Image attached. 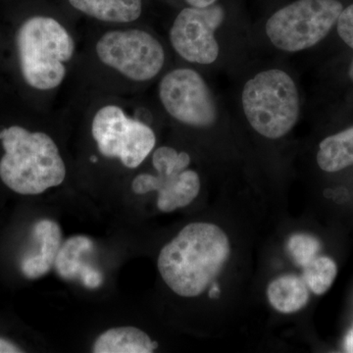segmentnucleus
I'll return each mask as SVG.
<instances>
[{"label": "nucleus", "instance_id": "obj_1", "mask_svg": "<svg viewBox=\"0 0 353 353\" xmlns=\"http://www.w3.org/2000/svg\"><path fill=\"white\" fill-rule=\"evenodd\" d=\"M230 253L229 239L222 229L211 223H190L163 246L158 270L178 296L196 297L212 285Z\"/></svg>", "mask_w": 353, "mask_h": 353}, {"label": "nucleus", "instance_id": "obj_2", "mask_svg": "<svg viewBox=\"0 0 353 353\" xmlns=\"http://www.w3.org/2000/svg\"><path fill=\"white\" fill-rule=\"evenodd\" d=\"M0 179L13 192L37 196L64 182L66 166L48 134L12 126L0 132Z\"/></svg>", "mask_w": 353, "mask_h": 353}, {"label": "nucleus", "instance_id": "obj_3", "mask_svg": "<svg viewBox=\"0 0 353 353\" xmlns=\"http://www.w3.org/2000/svg\"><path fill=\"white\" fill-rule=\"evenodd\" d=\"M241 99L248 124L264 138H284L299 122V87L284 70L266 69L253 75L243 85Z\"/></svg>", "mask_w": 353, "mask_h": 353}, {"label": "nucleus", "instance_id": "obj_4", "mask_svg": "<svg viewBox=\"0 0 353 353\" xmlns=\"http://www.w3.org/2000/svg\"><path fill=\"white\" fill-rule=\"evenodd\" d=\"M17 48L21 71L28 85L50 90L63 82L65 63L73 57L75 43L58 21L36 16L21 26Z\"/></svg>", "mask_w": 353, "mask_h": 353}, {"label": "nucleus", "instance_id": "obj_5", "mask_svg": "<svg viewBox=\"0 0 353 353\" xmlns=\"http://www.w3.org/2000/svg\"><path fill=\"white\" fill-rule=\"evenodd\" d=\"M343 8L341 0H292L269 15L265 34L277 50L301 52L328 36Z\"/></svg>", "mask_w": 353, "mask_h": 353}, {"label": "nucleus", "instance_id": "obj_6", "mask_svg": "<svg viewBox=\"0 0 353 353\" xmlns=\"http://www.w3.org/2000/svg\"><path fill=\"white\" fill-rule=\"evenodd\" d=\"M238 9V0H219L208 7H185L172 25V46L190 63L214 64L220 55L216 32Z\"/></svg>", "mask_w": 353, "mask_h": 353}, {"label": "nucleus", "instance_id": "obj_7", "mask_svg": "<svg viewBox=\"0 0 353 353\" xmlns=\"http://www.w3.org/2000/svg\"><path fill=\"white\" fill-rule=\"evenodd\" d=\"M92 137L103 157L118 158L130 169L138 168L157 145L152 128L128 117L123 109L106 105L97 111L92 124Z\"/></svg>", "mask_w": 353, "mask_h": 353}, {"label": "nucleus", "instance_id": "obj_8", "mask_svg": "<svg viewBox=\"0 0 353 353\" xmlns=\"http://www.w3.org/2000/svg\"><path fill=\"white\" fill-rule=\"evenodd\" d=\"M159 99L167 113L187 126L206 129L219 119L214 94L196 70L179 68L166 74L159 83Z\"/></svg>", "mask_w": 353, "mask_h": 353}, {"label": "nucleus", "instance_id": "obj_9", "mask_svg": "<svg viewBox=\"0 0 353 353\" xmlns=\"http://www.w3.org/2000/svg\"><path fill=\"white\" fill-rule=\"evenodd\" d=\"M99 60L131 80L143 82L163 68V46L150 32L132 29L106 32L97 44Z\"/></svg>", "mask_w": 353, "mask_h": 353}, {"label": "nucleus", "instance_id": "obj_10", "mask_svg": "<svg viewBox=\"0 0 353 353\" xmlns=\"http://www.w3.org/2000/svg\"><path fill=\"white\" fill-rule=\"evenodd\" d=\"M34 248L23 255L21 272L27 279H39L50 273L63 241L59 224L50 219L34 223L32 229Z\"/></svg>", "mask_w": 353, "mask_h": 353}, {"label": "nucleus", "instance_id": "obj_11", "mask_svg": "<svg viewBox=\"0 0 353 353\" xmlns=\"http://www.w3.org/2000/svg\"><path fill=\"white\" fill-rule=\"evenodd\" d=\"M190 163V157L187 152H178L170 146L158 148L152 157L153 167L157 175L141 174L137 176L132 181V189L137 194L158 192L164 183L188 169Z\"/></svg>", "mask_w": 353, "mask_h": 353}, {"label": "nucleus", "instance_id": "obj_12", "mask_svg": "<svg viewBox=\"0 0 353 353\" xmlns=\"http://www.w3.org/2000/svg\"><path fill=\"white\" fill-rule=\"evenodd\" d=\"M158 345L136 327H116L99 334L92 345L94 353H152Z\"/></svg>", "mask_w": 353, "mask_h": 353}, {"label": "nucleus", "instance_id": "obj_13", "mask_svg": "<svg viewBox=\"0 0 353 353\" xmlns=\"http://www.w3.org/2000/svg\"><path fill=\"white\" fill-rule=\"evenodd\" d=\"M77 10L95 19L111 23H131L139 19L143 0H69Z\"/></svg>", "mask_w": 353, "mask_h": 353}, {"label": "nucleus", "instance_id": "obj_14", "mask_svg": "<svg viewBox=\"0 0 353 353\" xmlns=\"http://www.w3.org/2000/svg\"><path fill=\"white\" fill-rule=\"evenodd\" d=\"M201 179L196 171L183 170L158 190L157 208L165 213L190 205L199 196Z\"/></svg>", "mask_w": 353, "mask_h": 353}, {"label": "nucleus", "instance_id": "obj_15", "mask_svg": "<svg viewBox=\"0 0 353 353\" xmlns=\"http://www.w3.org/2000/svg\"><path fill=\"white\" fill-rule=\"evenodd\" d=\"M267 297L278 312L284 314L297 312L308 303L307 285L303 279L296 276H282L269 285Z\"/></svg>", "mask_w": 353, "mask_h": 353}, {"label": "nucleus", "instance_id": "obj_16", "mask_svg": "<svg viewBox=\"0 0 353 353\" xmlns=\"http://www.w3.org/2000/svg\"><path fill=\"white\" fill-rule=\"evenodd\" d=\"M317 163L323 171L334 173L353 165V127L330 136L320 143Z\"/></svg>", "mask_w": 353, "mask_h": 353}, {"label": "nucleus", "instance_id": "obj_17", "mask_svg": "<svg viewBox=\"0 0 353 353\" xmlns=\"http://www.w3.org/2000/svg\"><path fill=\"white\" fill-rule=\"evenodd\" d=\"M94 243L88 236H74L62 243L55 259L54 268L64 280H75L85 264L83 255L92 250Z\"/></svg>", "mask_w": 353, "mask_h": 353}, {"label": "nucleus", "instance_id": "obj_18", "mask_svg": "<svg viewBox=\"0 0 353 353\" xmlns=\"http://www.w3.org/2000/svg\"><path fill=\"white\" fill-rule=\"evenodd\" d=\"M338 269L328 257H317L304 267L303 280L315 294H325L336 279Z\"/></svg>", "mask_w": 353, "mask_h": 353}, {"label": "nucleus", "instance_id": "obj_19", "mask_svg": "<svg viewBox=\"0 0 353 353\" xmlns=\"http://www.w3.org/2000/svg\"><path fill=\"white\" fill-rule=\"evenodd\" d=\"M320 248L319 241L309 234H296L289 241L290 255L299 266L305 267L316 259Z\"/></svg>", "mask_w": 353, "mask_h": 353}, {"label": "nucleus", "instance_id": "obj_20", "mask_svg": "<svg viewBox=\"0 0 353 353\" xmlns=\"http://www.w3.org/2000/svg\"><path fill=\"white\" fill-rule=\"evenodd\" d=\"M336 30L341 39L353 50V3L343 8L336 22Z\"/></svg>", "mask_w": 353, "mask_h": 353}, {"label": "nucleus", "instance_id": "obj_21", "mask_svg": "<svg viewBox=\"0 0 353 353\" xmlns=\"http://www.w3.org/2000/svg\"><path fill=\"white\" fill-rule=\"evenodd\" d=\"M79 280L85 288L90 290L97 289L103 284V275L101 271L97 270L94 266L90 264H85L83 270L81 271Z\"/></svg>", "mask_w": 353, "mask_h": 353}, {"label": "nucleus", "instance_id": "obj_22", "mask_svg": "<svg viewBox=\"0 0 353 353\" xmlns=\"http://www.w3.org/2000/svg\"><path fill=\"white\" fill-rule=\"evenodd\" d=\"M23 352L18 345L6 339L0 338V353H20Z\"/></svg>", "mask_w": 353, "mask_h": 353}, {"label": "nucleus", "instance_id": "obj_23", "mask_svg": "<svg viewBox=\"0 0 353 353\" xmlns=\"http://www.w3.org/2000/svg\"><path fill=\"white\" fill-rule=\"evenodd\" d=\"M219 0H185V3L188 6L192 7H208L212 6Z\"/></svg>", "mask_w": 353, "mask_h": 353}, {"label": "nucleus", "instance_id": "obj_24", "mask_svg": "<svg viewBox=\"0 0 353 353\" xmlns=\"http://www.w3.org/2000/svg\"><path fill=\"white\" fill-rule=\"evenodd\" d=\"M345 348L347 352L353 353V327L345 336Z\"/></svg>", "mask_w": 353, "mask_h": 353}, {"label": "nucleus", "instance_id": "obj_25", "mask_svg": "<svg viewBox=\"0 0 353 353\" xmlns=\"http://www.w3.org/2000/svg\"><path fill=\"white\" fill-rule=\"evenodd\" d=\"M213 287H211L210 290V296L211 297H216L218 296V294H220V290L218 289L217 284H215L214 282L212 283Z\"/></svg>", "mask_w": 353, "mask_h": 353}, {"label": "nucleus", "instance_id": "obj_26", "mask_svg": "<svg viewBox=\"0 0 353 353\" xmlns=\"http://www.w3.org/2000/svg\"><path fill=\"white\" fill-rule=\"evenodd\" d=\"M350 79H352V81L353 83V59L352 61V64H350Z\"/></svg>", "mask_w": 353, "mask_h": 353}]
</instances>
